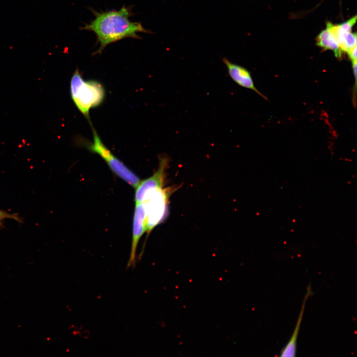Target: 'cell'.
<instances>
[{
  "mask_svg": "<svg viewBox=\"0 0 357 357\" xmlns=\"http://www.w3.org/2000/svg\"><path fill=\"white\" fill-rule=\"evenodd\" d=\"M94 18L81 28L94 33L99 44L94 55L100 54L105 48L125 38L140 39L138 34L150 33L141 23L132 22L131 8L122 6L119 10L98 12L94 11Z\"/></svg>",
  "mask_w": 357,
  "mask_h": 357,
  "instance_id": "6da1fadb",
  "label": "cell"
},
{
  "mask_svg": "<svg viewBox=\"0 0 357 357\" xmlns=\"http://www.w3.org/2000/svg\"><path fill=\"white\" fill-rule=\"evenodd\" d=\"M70 93L76 107L91 124L90 110L100 106L106 96L103 85L97 80H85L77 68L70 80Z\"/></svg>",
  "mask_w": 357,
  "mask_h": 357,
  "instance_id": "7a4b0ae2",
  "label": "cell"
},
{
  "mask_svg": "<svg viewBox=\"0 0 357 357\" xmlns=\"http://www.w3.org/2000/svg\"><path fill=\"white\" fill-rule=\"evenodd\" d=\"M92 130L93 141L85 143L87 148L91 152L99 155L115 175L136 188L141 181L139 178L112 153L103 142L93 126Z\"/></svg>",
  "mask_w": 357,
  "mask_h": 357,
  "instance_id": "3957f363",
  "label": "cell"
},
{
  "mask_svg": "<svg viewBox=\"0 0 357 357\" xmlns=\"http://www.w3.org/2000/svg\"><path fill=\"white\" fill-rule=\"evenodd\" d=\"M171 190L160 188L152 192L142 202L146 211V231L150 232L167 215Z\"/></svg>",
  "mask_w": 357,
  "mask_h": 357,
  "instance_id": "277c9868",
  "label": "cell"
},
{
  "mask_svg": "<svg viewBox=\"0 0 357 357\" xmlns=\"http://www.w3.org/2000/svg\"><path fill=\"white\" fill-rule=\"evenodd\" d=\"M168 158L162 155L159 158V165L157 171L150 178L139 182L136 187L135 203L143 202L149 194L163 187L165 170L168 164Z\"/></svg>",
  "mask_w": 357,
  "mask_h": 357,
  "instance_id": "5b68a950",
  "label": "cell"
},
{
  "mask_svg": "<svg viewBox=\"0 0 357 357\" xmlns=\"http://www.w3.org/2000/svg\"><path fill=\"white\" fill-rule=\"evenodd\" d=\"M146 231V211L144 204L140 203L136 204L133 216L132 238L131 252L127 268L135 267L136 264V252L139 240Z\"/></svg>",
  "mask_w": 357,
  "mask_h": 357,
  "instance_id": "8992f818",
  "label": "cell"
},
{
  "mask_svg": "<svg viewBox=\"0 0 357 357\" xmlns=\"http://www.w3.org/2000/svg\"><path fill=\"white\" fill-rule=\"evenodd\" d=\"M222 61L227 67L229 76L234 82L242 87L252 90L262 96L255 86L249 70L239 64L231 62L226 58H223Z\"/></svg>",
  "mask_w": 357,
  "mask_h": 357,
  "instance_id": "52a82bcc",
  "label": "cell"
},
{
  "mask_svg": "<svg viewBox=\"0 0 357 357\" xmlns=\"http://www.w3.org/2000/svg\"><path fill=\"white\" fill-rule=\"evenodd\" d=\"M311 294L312 292L311 287L310 286H309L307 288L306 293L305 295V297L302 302L300 312L293 333L288 343L286 344L285 347L282 350L280 355V357H295L296 356L297 341L300 324L302 319L305 304L307 298H309V297L311 295Z\"/></svg>",
  "mask_w": 357,
  "mask_h": 357,
  "instance_id": "ba28073f",
  "label": "cell"
},
{
  "mask_svg": "<svg viewBox=\"0 0 357 357\" xmlns=\"http://www.w3.org/2000/svg\"><path fill=\"white\" fill-rule=\"evenodd\" d=\"M316 41L317 46L324 50H332L337 58L341 57L343 53L340 50L333 34L327 27L318 35Z\"/></svg>",
  "mask_w": 357,
  "mask_h": 357,
  "instance_id": "9c48e42d",
  "label": "cell"
},
{
  "mask_svg": "<svg viewBox=\"0 0 357 357\" xmlns=\"http://www.w3.org/2000/svg\"><path fill=\"white\" fill-rule=\"evenodd\" d=\"M8 218L14 219L19 222L20 221V219L17 215L11 214L0 210V227L2 226L3 220Z\"/></svg>",
  "mask_w": 357,
  "mask_h": 357,
  "instance_id": "30bf717a",
  "label": "cell"
}]
</instances>
